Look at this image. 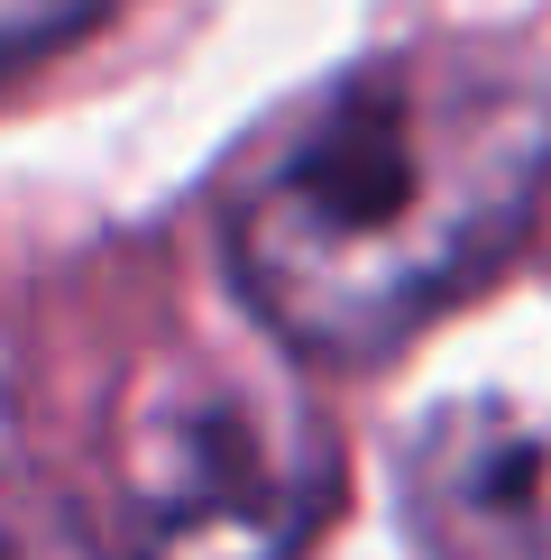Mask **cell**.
<instances>
[{"mask_svg": "<svg viewBox=\"0 0 551 560\" xmlns=\"http://www.w3.org/2000/svg\"><path fill=\"white\" fill-rule=\"evenodd\" d=\"M0 560H102V542L83 533V515L56 487H37L28 469L0 459Z\"/></svg>", "mask_w": 551, "mask_h": 560, "instance_id": "cell-4", "label": "cell"}, {"mask_svg": "<svg viewBox=\"0 0 551 560\" xmlns=\"http://www.w3.org/2000/svg\"><path fill=\"white\" fill-rule=\"evenodd\" d=\"M551 184V102L496 46H396L321 83L221 202L230 276L285 349L367 359L469 294Z\"/></svg>", "mask_w": 551, "mask_h": 560, "instance_id": "cell-1", "label": "cell"}, {"mask_svg": "<svg viewBox=\"0 0 551 560\" xmlns=\"http://www.w3.org/2000/svg\"><path fill=\"white\" fill-rule=\"evenodd\" d=\"M110 451L129 560H304L340 487L321 413L212 349L156 359Z\"/></svg>", "mask_w": 551, "mask_h": 560, "instance_id": "cell-2", "label": "cell"}, {"mask_svg": "<svg viewBox=\"0 0 551 560\" xmlns=\"http://www.w3.org/2000/svg\"><path fill=\"white\" fill-rule=\"evenodd\" d=\"M405 533L423 560H551V413L469 395L405 441Z\"/></svg>", "mask_w": 551, "mask_h": 560, "instance_id": "cell-3", "label": "cell"}, {"mask_svg": "<svg viewBox=\"0 0 551 560\" xmlns=\"http://www.w3.org/2000/svg\"><path fill=\"white\" fill-rule=\"evenodd\" d=\"M110 10L120 0H0V92L28 74V65H46L56 46H74L83 28H102Z\"/></svg>", "mask_w": 551, "mask_h": 560, "instance_id": "cell-5", "label": "cell"}]
</instances>
